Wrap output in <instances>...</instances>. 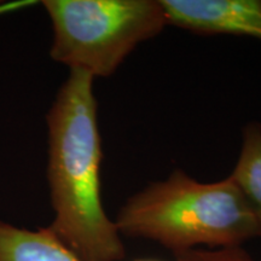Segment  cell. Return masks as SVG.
Segmentation results:
<instances>
[{"mask_svg":"<svg viewBox=\"0 0 261 261\" xmlns=\"http://www.w3.org/2000/svg\"><path fill=\"white\" fill-rule=\"evenodd\" d=\"M93 80L70 70L47 113V181L55 212L48 228L83 261H121L125 244L100 194L103 154Z\"/></svg>","mask_w":261,"mask_h":261,"instance_id":"6da1fadb","label":"cell"},{"mask_svg":"<svg viewBox=\"0 0 261 261\" xmlns=\"http://www.w3.org/2000/svg\"><path fill=\"white\" fill-rule=\"evenodd\" d=\"M114 221L121 234L154 241L173 254L200 246H243L259 237L232 178L204 184L180 169L129 197Z\"/></svg>","mask_w":261,"mask_h":261,"instance_id":"7a4b0ae2","label":"cell"},{"mask_svg":"<svg viewBox=\"0 0 261 261\" xmlns=\"http://www.w3.org/2000/svg\"><path fill=\"white\" fill-rule=\"evenodd\" d=\"M54 61L92 77L113 75L143 41L168 25L160 0H45Z\"/></svg>","mask_w":261,"mask_h":261,"instance_id":"3957f363","label":"cell"},{"mask_svg":"<svg viewBox=\"0 0 261 261\" xmlns=\"http://www.w3.org/2000/svg\"><path fill=\"white\" fill-rule=\"evenodd\" d=\"M168 24L261 40V0H160Z\"/></svg>","mask_w":261,"mask_h":261,"instance_id":"277c9868","label":"cell"},{"mask_svg":"<svg viewBox=\"0 0 261 261\" xmlns=\"http://www.w3.org/2000/svg\"><path fill=\"white\" fill-rule=\"evenodd\" d=\"M0 261H83L50 228L29 231L0 221Z\"/></svg>","mask_w":261,"mask_h":261,"instance_id":"5b68a950","label":"cell"},{"mask_svg":"<svg viewBox=\"0 0 261 261\" xmlns=\"http://www.w3.org/2000/svg\"><path fill=\"white\" fill-rule=\"evenodd\" d=\"M242 192L255 218L261 237V123H247L242 132V146L230 175Z\"/></svg>","mask_w":261,"mask_h":261,"instance_id":"8992f818","label":"cell"},{"mask_svg":"<svg viewBox=\"0 0 261 261\" xmlns=\"http://www.w3.org/2000/svg\"><path fill=\"white\" fill-rule=\"evenodd\" d=\"M174 261H255L243 246L195 248L175 253Z\"/></svg>","mask_w":261,"mask_h":261,"instance_id":"52a82bcc","label":"cell"},{"mask_svg":"<svg viewBox=\"0 0 261 261\" xmlns=\"http://www.w3.org/2000/svg\"><path fill=\"white\" fill-rule=\"evenodd\" d=\"M135 261H159V260H152V259H137Z\"/></svg>","mask_w":261,"mask_h":261,"instance_id":"ba28073f","label":"cell"}]
</instances>
